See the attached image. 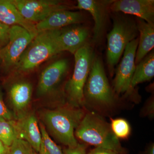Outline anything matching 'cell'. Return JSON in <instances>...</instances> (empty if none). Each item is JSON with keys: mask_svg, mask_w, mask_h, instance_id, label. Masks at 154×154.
Returning <instances> with one entry per match:
<instances>
[{"mask_svg": "<svg viewBox=\"0 0 154 154\" xmlns=\"http://www.w3.org/2000/svg\"><path fill=\"white\" fill-rule=\"evenodd\" d=\"M84 109L67 106L45 110L42 118L51 134L59 142L68 147L78 145L75 129L85 114Z\"/></svg>", "mask_w": 154, "mask_h": 154, "instance_id": "cell-1", "label": "cell"}, {"mask_svg": "<svg viewBox=\"0 0 154 154\" xmlns=\"http://www.w3.org/2000/svg\"><path fill=\"white\" fill-rule=\"evenodd\" d=\"M75 137L84 142L95 146L110 149L125 154L119 140L113 133L110 124L101 116L87 112L75 129Z\"/></svg>", "mask_w": 154, "mask_h": 154, "instance_id": "cell-2", "label": "cell"}, {"mask_svg": "<svg viewBox=\"0 0 154 154\" xmlns=\"http://www.w3.org/2000/svg\"><path fill=\"white\" fill-rule=\"evenodd\" d=\"M58 30L38 32L22 54L16 69L20 72L32 71L39 65L61 52L58 42Z\"/></svg>", "mask_w": 154, "mask_h": 154, "instance_id": "cell-3", "label": "cell"}, {"mask_svg": "<svg viewBox=\"0 0 154 154\" xmlns=\"http://www.w3.org/2000/svg\"><path fill=\"white\" fill-rule=\"evenodd\" d=\"M85 105L94 109L107 110L115 103V96L100 58L94 57L90 73L84 88Z\"/></svg>", "mask_w": 154, "mask_h": 154, "instance_id": "cell-4", "label": "cell"}, {"mask_svg": "<svg viewBox=\"0 0 154 154\" xmlns=\"http://www.w3.org/2000/svg\"><path fill=\"white\" fill-rule=\"evenodd\" d=\"M113 20V28L107 36V62L111 76L127 45L137 38L138 32L136 22L131 19L117 15Z\"/></svg>", "mask_w": 154, "mask_h": 154, "instance_id": "cell-5", "label": "cell"}, {"mask_svg": "<svg viewBox=\"0 0 154 154\" xmlns=\"http://www.w3.org/2000/svg\"><path fill=\"white\" fill-rule=\"evenodd\" d=\"M73 73L65 87L68 105L81 108L85 105L84 88L92 66L94 56L93 50L86 44L74 54Z\"/></svg>", "mask_w": 154, "mask_h": 154, "instance_id": "cell-6", "label": "cell"}, {"mask_svg": "<svg viewBox=\"0 0 154 154\" xmlns=\"http://www.w3.org/2000/svg\"><path fill=\"white\" fill-rule=\"evenodd\" d=\"M34 38L21 26H11L8 42L0 50V60L6 69L16 68L22 54Z\"/></svg>", "mask_w": 154, "mask_h": 154, "instance_id": "cell-7", "label": "cell"}, {"mask_svg": "<svg viewBox=\"0 0 154 154\" xmlns=\"http://www.w3.org/2000/svg\"><path fill=\"white\" fill-rule=\"evenodd\" d=\"M22 16L34 24L43 21L54 12L70 10V6L57 0H11Z\"/></svg>", "mask_w": 154, "mask_h": 154, "instance_id": "cell-8", "label": "cell"}, {"mask_svg": "<svg viewBox=\"0 0 154 154\" xmlns=\"http://www.w3.org/2000/svg\"><path fill=\"white\" fill-rule=\"evenodd\" d=\"M138 44V38L128 44L121 61L116 70L113 80V91L117 95L124 94L128 96L134 90L131 86V82L135 69V60Z\"/></svg>", "mask_w": 154, "mask_h": 154, "instance_id": "cell-9", "label": "cell"}, {"mask_svg": "<svg viewBox=\"0 0 154 154\" xmlns=\"http://www.w3.org/2000/svg\"><path fill=\"white\" fill-rule=\"evenodd\" d=\"M113 1L78 0L77 8L88 11L94 20L93 41L98 43L101 41L106 28L110 6Z\"/></svg>", "mask_w": 154, "mask_h": 154, "instance_id": "cell-10", "label": "cell"}, {"mask_svg": "<svg viewBox=\"0 0 154 154\" xmlns=\"http://www.w3.org/2000/svg\"><path fill=\"white\" fill-rule=\"evenodd\" d=\"M110 11L136 16L149 24L154 25V0H117L113 1Z\"/></svg>", "mask_w": 154, "mask_h": 154, "instance_id": "cell-11", "label": "cell"}, {"mask_svg": "<svg viewBox=\"0 0 154 154\" xmlns=\"http://www.w3.org/2000/svg\"><path fill=\"white\" fill-rule=\"evenodd\" d=\"M60 29L58 42L61 51H67L74 54L87 44L90 30L87 27L74 25Z\"/></svg>", "mask_w": 154, "mask_h": 154, "instance_id": "cell-12", "label": "cell"}, {"mask_svg": "<svg viewBox=\"0 0 154 154\" xmlns=\"http://www.w3.org/2000/svg\"><path fill=\"white\" fill-rule=\"evenodd\" d=\"M68 68V61L66 59H61L45 69L38 81L37 95L43 96L51 92L63 79Z\"/></svg>", "mask_w": 154, "mask_h": 154, "instance_id": "cell-13", "label": "cell"}, {"mask_svg": "<svg viewBox=\"0 0 154 154\" xmlns=\"http://www.w3.org/2000/svg\"><path fill=\"white\" fill-rule=\"evenodd\" d=\"M84 15L79 12L62 10L54 12L43 21L35 24L38 32L58 30L83 22Z\"/></svg>", "mask_w": 154, "mask_h": 154, "instance_id": "cell-14", "label": "cell"}, {"mask_svg": "<svg viewBox=\"0 0 154 154\" xmlns=\"http://www.w3.org/2000/svg\"><path fill=\"white\" fill-rule=\"evenodd\" d=\"M16 122L18 137L27 142L33 149L38 153L41 147L42 138L36 116L33 114L25 116Z\"/></svg>", "mask_w": 154, "mask_h": 154, "instance_id": "cell-15", "label": "cell"}, {"mask_svg": "<svg viewBox=\"0 0 154 154\" xmlns=\"http://www.w3.org/2000/svg\"><path fill=\"white\" fill-rule=\"evenodd\" d=\"M0 22L10 27L21 26L34 37L38 33L35 24L25 19L11 0H0Z\"/></svg>", "mask_w": 154, "mask_h": 154, "instance_id": "cell-16", "label": "cell"}, {"mask_svg": "<svg viewBox=\"0 0 154 154\" xmlns=\"http://www.w3.org/2000/svg\"><path fill=\"white\" fill-rule=\"evenodd\" d=\"M136 24L140 37L135 60L136 65L153 49L154 46V25L138 18Z\"/></svg>", "mask_w": 154, "mask_h": 154, "instance_id": "cell-17", "label": "cell"}, {"mask_svg": "<svg viewBox=\"0 0 154 154\" xmlns=\"http://www.w3.org/2000/svg\"><path fill=\"white\" fill-rule=\"evenodd\" d=\"M32 94V86L28 82H18L12 85L9 91V96L14 109L17 113H21L27 108Z\"/></svg>", "mask_w": 154, "mask_h": 154, "instance_id": "cell-18", "label": "cell"}, {"mask_svg": "<svg viewBox=\"0 0 154 154\" xmlns=\"http://www.w3.org/2000/svg\"><path fill=\"white\" fill-rule=\"evenodd\" d=\"M154 76V53L151 51L136 65L131 86L135 87L140 83L149 82Z\"/></svg>", "mask_w": 154, "mask_h": 154, "instance_id": "cell-19", "label": "cell"}, {"mask_svg": "<svg viewBox=\"0 0 154 154\" xmlns=\"http://www.w3.org/2000/svg\"><path fill=\"white\" fill-rule=\"evenodd\" d=\"M17 138L19 137L16 121L0 119V140L9 147Z\"/></svg>", "mask_w": 154, "mask_h": 154, "instance_id": "cell-20", "label": "cell"}, {"mask_svg": "<svg viewBox=\"0 0 154 154\" xmlns=\"http://www.w3.org/2000/svg\"><path fill=\"white\" fill-rule=\"evenodd\" d=\"M42 143L38 154H64L60 147L57 145L49 136L43 124L40 123Z\"/></svg>", "mask_w": 154, "mask_h": 154, "instance_id": "cell-21", "label": "cell"}, {"mask_svg": "<svg viewBox=\"0 0 154 154\" xmlns=\"http://www.w3.org/2000/svg\"><path fill=\"white\" fill-rule=\"evenodd\" d=\"M110 119V127L115 136L119 140L128 138L131 133V127L129 122L123 118H111Z\"/></svg>", "mask_w": 154, "mask_h": 154, "instance_id": "cell-22", "label": "cell"}, {"mask_svg": "<svg viewBox=\"0 0 154 154\" xmlns=\"http://www.w3.org/2000/svg\"><path fill=\"white\" fill-rule=\"evenodd\" d=\"M33 149L27 142L17 138L9 147L6 154H32Z\"/></svg>", "mask_w": 154, "mask_h": 154, "instance_id": "cell-23", "label": "cell"}, {"mask_svg": "<svg viewBox=\"0 0 154 154\" xmlns=\"http://www.w3.org/2000/svg\"><path fill=\"white\" fill-rule=\"evenodd\" d=\"M14 115L9 110L3 100L2 95L0 90V119L13 120Z\"/></svg>", "mask_w": 154, "mask_h": 154, "instance_id": "cell-24", "label": "cell"}, {"mask_svg": "<svg viewBox=\"0 0 154 154\" xmlns=\"http://www.w3.org/2000/svg\"><path fill=\"white\" fill-rule=\"evenodd\" d=\"M11 27L0 22V50L8 44Z\"/></svg>", "mask_w": 154, "mask_h": 154, "instance_id": "cell-25", "label": "cell"}, {"mask_svg": "<svg viewBox=\"0 0 154 154\" xmlns=\"http://www.w3.org/2000/svg\"><path fill=\"white\" fill-rule=\"evenodd\" d=\"M141 115L152 119L154 116V97H152L146 102L143 108L142 109Z\"/></svg>", "mask_w": 154, "mask_h": 154, "instance_id": "cell-26", "label": "cell"}, {"mask_svg": "<svg viewBox=\"0 0 154 154\" xmlns=\"http://www.w3.org/2000/svg\"><path fill=\"white\" fill-rule=\"evenodd\" d=\"M63 152L64 154H87L85 146L79 143L75 146L67 148Z\"/></svg>", "mask_w": 154, "mask_h": 154, "instance_id": "cell-27", "label": "cell"}, {"mask_svg": "<svg viewBox=\"0 0 154 154\" xmlns=\"http://www.w3.org/2000/svg\"><path fill=\"white\" fill-rule=\"evenodd\" d=\"M87 154H123L113 150L102 147H96Z\"/></svg>", "mask_w": 154, "mask_h": 154, "instance_id": "cell-28", "label": "cell"}, {"mask_svg": "<svg viewBox=\"0 0 154 154\" xmlns=\"http://www.w3.org/2000/svg\"><path fill=\"white\" fill-rule=\"evenodd\" d=\"M9 147L5 145L0 140V154H6L8 150Z\"/></svg>", "mask_w": 154, "mask_h": 154, "instance_id": "cell-29", "label": "cell"}, {"mask_svg": "<svg viewBox=\"0 0 154 154\" xmlns=\"http://www.w3.org/2000/svg\"><path fill=\"white\" fill-rule=\"evenodd\" d=\"M143 154H154V144L151 143L146 149Z\"/></svg>", "mask_w": 154, "mask_h": 154, "instance_id": "cell-30", "label": "cell"}, {"mask_svg": "<svg viewBox=\"0 0 154 154\" xmlns=\"http://www.w3.org/2000/svg\"><path fill=\"white\" fill-rule=\"evenodd\" d=\"M32 154H38L36 152H33V153H32Z\"/></svg>", "mask_w": 154, "mask_h": 154, "instance_id": "cell-31", "label": "cell"}, {"mask_svg": "<svg viewBox=\"0 0 154 154\" xmlns=\"http://www.w3.org/2000/svg\"><path fill=\"white\" fill-rule=\"evenodd\" d=\"M1 62V60H0V63Z\"/></svg>", "mask_w": 154, "mask_h": 154, "instance_id": "cell-32", "label": "cell"}]
</instances>
